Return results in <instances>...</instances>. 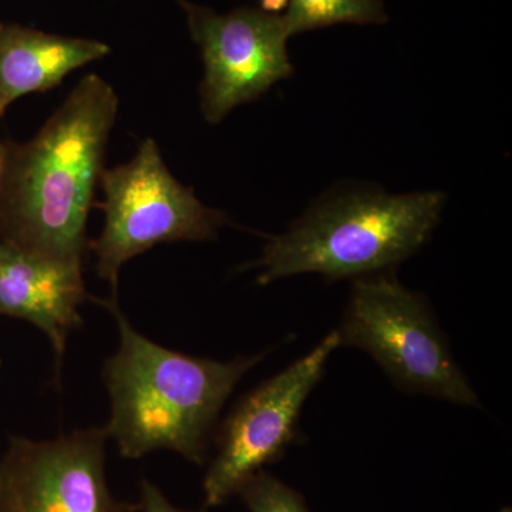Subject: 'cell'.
I'll list each match as a JSON object with an SVG mask.
<instances>
[{"label": "cell", "mask_w": 512, "mask_h": 512, "mask_svg": "<svg viewBox=\"0 0 512 512\" xmlns=\"http://www.w3.org/2000/svg\"><path fill=\"white\" fill-rule=\"evenodd\" d=\"M117 111L111 84L87 74L32 140L6 144L0 242L83 261L87 220Z\"/></svg>", "instance_id": "cell-1"}, {"label": "cell", "mask_w": 512, "mask_h": 512, "mask_svg": "<svg viewBox=\"0 0 512 512\" xmlns=\"http://www.w3.org/2000/svg\"><path fill=\"white\" fill-rule=\"evenodd\" d=\"M116 320L120 346L104 365L111 399L107 437L124 458L171 450L202 464L222 406L242 377L265 353L217 362L184 355L138 333L121 312L116 295L94 299Z\"/></svg>", "instance_id": "cell-2"}, {"label": "cell", "mask_w": 512, "mask_h": 512, "mask_svg": "<svg viewBox=\"0 0 512 512\" xmlns=\"http://www.w3.org/2000/svg\"><path fill=\"white\" fill-rule=\"evenodd\" d=\"M444 204L446 195L439 191L329 192L288 231L269 239L261 258L244 268L261 269V285L298 274L338 281L392 271L427 244Z\"/></svg>", "instance_id": "cell-3"}, {"label": "cell", "mask_w": 512, "mask_h": 512, "mask_svg": "<svg viewBox=\"0 0 512 512\" xmlns=\"http://www.w3.org/2000/svg\"><path fill=\"white\" fill-rule=\"evenodd\" d=\"M336 332L340 346L365 350L400 389L477 406L426 298L400 284L392 271L355 279Z\"/></svg>", "instance_id": "cell-4"}, {"label": "cell", "mask_w": 512, "mask_h": 512, "mask_svg": "<svg viewBox=\"0 0 512 512\" xmlns=\"http://www.w3.org/2000/svg\"><path fill=\"white\" fill-rule=\"evenodd\" d=\"M100 184L104 227L89 247L97 274L109 282L113 295L121 268L134 256L160 244L211 241L229 224L224 212L202 204L170 173L153 138L138 146L133 160L104 170Z\"/></svg>", "instance_id": "cell-5"}, {"label": "cell", "mask_w": 512, "mask_h": 512, "mask_svg": "<svg viewBox=\"0 0 512 512\" xmlns=\"http://www.w3.org/2000/svg\"><path fill=\"white\" fill-rule=\"evenodd\" d=\"M338 348L339 335L333 330L312 352L259 384L232 409L218 431L217 456L204 480L208 507L238 494L249 478L291 446L298 436L303 404Z\"/></svg>", "instance_id": "cell-6"}, {"label": "cell", "mask_w": 512, "mask_h": 512, "mask_svg": "<svg viewBox=\"0 0 512 512\" xmlns=\"http://www.w3.org/2000/svg\"><path fill=\"white\" fill-rule=\"evenodd\" d=\"M178 3L187 15L192 40L201 49L205 67L201 110L208 123H220L241 104L292 76L284 15L266 8H239L218 15L188 0Z\"/></svg>", "instance_id": "cell-7"}, {"label": "cell", "mask_w": 512, "mask_h": 512, "mask_svg": "<svg viewBox=\"0 0 512 512\" xmlns=\"http://www.w3.org/2000/svg\"><path fill=\"white\" fill-rule=\"evenodd\" d=\"M104 429L52 441L10 437L0 458V512H136L107 485Z\"/></svg>", "instance_id": "cell-8"}, {"label": "cell", "mask_w": 512, "mask_h": 512, "mask_svg": "<svg viewBox=\"0 0 512 512\" xmlns=\"http://www.w3.org/2000/svg\"><path fill=\"white\" fill-rule=\"evenodd\" d=\"M83 261L36 254L0 242V315L28 320L52 343L57 363L82 325Z\"/></svg>", "instance_id": "cell-9"}, {"label": "cell", "mask_w": 512, "mask_h": 512, "mask_svg": "<svg viewBox=\"0 0 512 512\" xmlns=\"http://www.w3.org/2000/svg\"><path fill=\"white\" fill-rule=\"evenodd\" d=\"M109 55V45L99 40L0 22V117L20 97L52 90L74 70Z\"/></svg>", "instance_id": "cell-10"}, {"label": "cell", "mask_w": 512, "mask_h": 512, "mask_svg": "<svg viewBox=\"0 0 512 512\" xmlns=\"http://www.w3.org/2000/svg\"><path fill=\"white\" fill-rule=\"evenodd\" d=\"M284 20L291 37L340 23L382 25L387 15L382 0H289Z\"/></svg>", "instance_id": "cell-11"}, {"label": "cell", "mask_w": 512, "mask_h": 512, "mask_svg": "<svg viewBox=\"0 0 512 512\" xmlns=\"http://www.w3.org/2000/svg\"><path fill=\"white\" fill-rule=\"evenodd\" d=\"M251 512H309L298 491L261 470L238 491Z\"/></svg>", "instance_id": "cell-12"}, {"label": "cell", "mask_w": 512, "mask_h": 512, "mask_svg": "<svg viewBox=\"0 0 512 512\" xmlns=\"http://www.w3.org/2000/svg\"><path fill=\"white\" fill-rule=\"evenodd\" d=\"M140 507L143 512H188L175 508L156 485L147 480L141 483Z\"/></svg>", "instance_id": "cell-13"}, {"label": "cell", "mask_w": 512, "mask_h": 512, "mask_svg": "<svg viewBox=\"0 0 512 512\" xmlns=\"http://www.w3.org/2000/svg\"><path fill=\"white\" fill-rule=\"evenodd\" d=\"M6 160V144L2 143L0 140V177H2L3 167H5Z\"/></svg>", "instance_id": "cell-14"}, {"label": "cell", "mask_w": 512, "mask_h": 512, "mask_svg": "<svg viewBox=\"0 0 512 512\" xmlns=\"http://www.w3.org/2000/svg\"><path fill=\"white\" fill-rule=\"evenodd\" d=\"M0 366H2V360H0Z\"/></svg>", "instance_id": "cell-15"}]
</instances>
